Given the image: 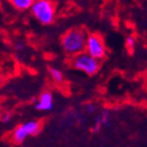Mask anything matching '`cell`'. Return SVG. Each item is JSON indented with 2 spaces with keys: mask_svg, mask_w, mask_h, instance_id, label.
Instances as JSON below:
<instances>
[{
  "mask_svg": "<svg viewBox=\"0 0 147 147\" xmlns=\"http://www.w3.org/2000/svg\"><path fill=\"white\" fill-rule=\"evenodd\" d=\"M88 34L80 28H71L61 37V46L68 57H75L85 52V44Z\"/></svg>",
  "mask_w": 147,
  "mask_h": 147,
  "instance_id": "6da1fadb",
  "label": "cell"
},
{
  "mask_svg": "<svg viewBox=\"0 0 147 147\" xmlns=\"http://www.w3.org/2000/svg\"><path fill=\"white\" fill-rule=\"evenodd\" d=\"M32 15L43 25L52 24L56 17V5L52 0H35L31 6Z\"/></svg>",
  "mask_w": 147,
  "mask_h": 147,
  "instance_id": "7a4b0ae2",
  "label": "cell"
},
{
  "mask_svg": "<svg viewBox=\"0 0 147 147\" xmlns=\"http://www.w3.org/2000/svg\"><path fill=\"white\" fill-rule=\"evenodd\" d=\"M71 66L88 76H95L101 68V62L100 60L92 58L87 53L83 52L73 57Z\"/></svg>",
  "mask_w": 147,
  "mask_h": 147,
  "instance_id": "3957f363",
  "label": "cell"
},
{
  "mask_svg": "<svg viewBox=\"0 0 147 147\" xmlns=\"http://www.w3.org/2000/svg\"><path fill=\"white\" fill-rule=\"evenodd\" d=\"M40 130H41V123L37 120H30L17 126L13 130L11 139L15 144H22L28 137L38 135Z\"/></svg>",
  "mask_w": 147,
  "mask_h": 147,
  "instance_id": "277c9868",
  "label": "cell"
},
{
  "mask_svg": "<svg viewBox=\"0 0 147 147\" xmlns=\"http://www.w3.org/2000/svg\"><path fill=\"white\" fill-rule=\"evenodd\" d=\"M85 53L100 61L104 59L106 57V46L103 38L99 34H89L86 39Z\"/></svg>",
  "mask_w": 147,
  "mask_h": 147,
  "instance_id": "5b68a950",
  "label": "cell"
},
{
  "mask_svg": "<svg viewBox=\"0 0 147 147\" xmlns=\"http://www.w3.org/2000/svg\"><path fill=\"white\" fill-rule=\"evenodd\" d=\"M35 108L38 111H51L54 108V95L52 92L45 90L40 95L38 101L35 104Z\"/></svg>",
  "mask_w": 147,
  "mask_h": 147,
  "instance_id": "8992f818",
  "label": "cell"
},
{
  "mask_svg": "<svg viewBox=\"0 0 147 147\" xmlns=\"http://www.w3.org/2000/svg\"><path fill=\"white\" fill-rule=\"evenodd\" d=\"M109 118H110V115H109V111L108 110H103L99 117L96 119L95 121V125L92 127V130L94 132H98L100 129L103 127L104 125H106L109 121Z\"/></svg>",
  "mask_w": 147,
  "mask_h": 147,
  "instance_id": "52a82bcc",
  "label": "cell"
},
{
  "mask_svg": "<svg viewBox=\"0 0 147 147\" xmlns=\"http://www.w3.org/2000/svg\"><path fill=\"white\" fill-rule=\"evenodd\" d=\"M16 9L18 11H28L31 9L32 4L35 0H9Z\"/></svg>",
  "mask_w": 147,
  "mask_h": 147,
  "instance_id": "ba28073f",
  "label": "cell"
},
{
  "mask_svg": "<svg viewBox=\"0 0 147 147\" xmlns=\"http://www.w3.org/2000/svg\"><path fill=\"white\" fill-rule=\"evenodd\" d=\"M49 75H51V77H52V79L54 80L56 83L60 84V83H62L64 81V75H63L62 71H60L59 68L49 67Z\"/></svg>",
  "mask_w": 147,
  "mask_h": 147,
  "instance_id": "9c48e42d",
  "label": "cell"
},
{
  "mask_svg": "<svg viewBox=\"0 0 147 147\" xmlns=\"http://www.w3.org/2000/svg\"><path fill=\"white\" fill-rule=\"evenodd\" d=\"M136 44H137V41H136V38L134 36H127L125 39V47L126 49L128 51L129 53H134L136 49Z\"/></svg>",
  "mask_w": 147,
  "mask_h": 147,
  "instance_id": "30bf717a",
  "label": "cell"
},
{
  "mask_svg": "<svg viewBox=\"0 0 147 147\" xmlns=\"http://www.w3.org/2000/svg\"><path fill=\"white\" fill-rule=\"evenodd\" d=\"M96 110H97V107H96V105L94 103H88L85 106V111L88 115H92V113H96Z\"/></svg>",
  "mask_w": 147,
  "mask_h": 147,
  "instance_id": "8fae6325",
  "label": "cell"
},
{
  "mask_svg": "<svg viewBox=\"0 0 147 147\" xmlns=\"http://www.w3.org/2000/svg\"><path fill=\"white\" fill-rule=\"evenodd\" d=\"M25 47H26V45H25V43L22 42V41H18V42L15 44V49L17 52H23L25 49Z\"/></svg>",
  "mask_w": 147,
  "mask_h": 147,
  "instance_id": "7c38bea8",
  "label": "cell"
},
{
  "mask_svg": "<svg viewBox=\"0 0 147 147\" xmlns=\"http://www.w3.org/2000/svg\"><path fill=\"white\" fill-rule=\"evenodd\" d=\"M12 120V116H11V113H4L1 116V121H2L3 123H9V121Z\"/></svg>",
  "mask_w": 147,
  "mask_h": 147,
  "instance_id": "4fadbf2b",
  "label": "cell"
}]
</instances>
